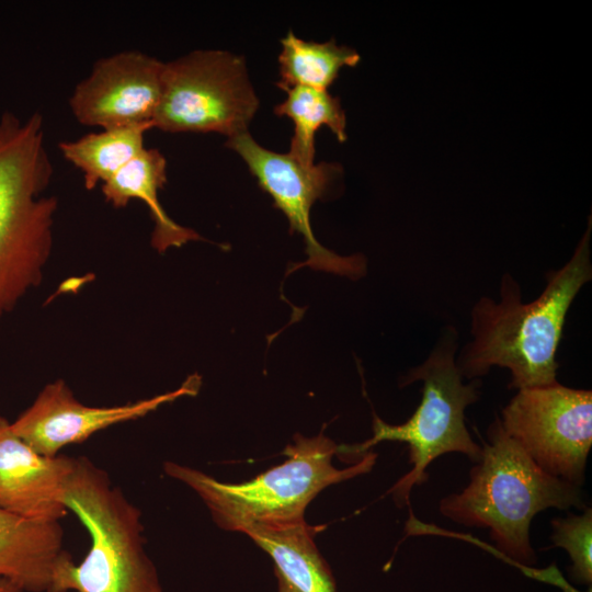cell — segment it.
Listing matches in <instances>:
<instances>
[{
	"instance_id": "cell-1",
	"label": "cell",
	"mask_w": 592,
	"mask_h": 592,
	"mask_svg": "<svg viewBox=\"0 0 592 592\" xmlns=\"http://www.w3.org/2000/svg\"><path fill=\"white\" fill-rule=\"evenodd\" d=\"M589 227L571 259L550 271L542 294L522 301L517 282L501 278L500 300L482 296L471 310V341L456 361L464 378L477 379L493 366L511 373L509 388L523 389L557 384L556 352L568 309L592 277Z\"/></svg>"
},
{
	"instance_id": "cell-2",
	"label": "cell",
	"mask_w": 592,
	"mask_h": 592,
	"mask_svg": "<svg viewBox=\"0 0 592 592\" xmlns=\"http://www.w3.org/2000/svg\"><path fill=\"white\" fill-rule=\"evenodd\" d=\"M469 483L443 498L440 513L468 527L488 528L502 556L522 568L537 557L530 540L533 517L549 508L583 509L581 488L539 468L497 418L487 431Z\"/></svg>"
},
{
	"instance_id": "cell-3",
	"label": "cell",
	"mask_w": 592,
	"mask_h": 592,
	"mask_svg": "<svg viewBox=\"0 0 592 592\" xmlns=\"http://www.w3.org/2000/svg\"><path fill=\"white\" fill-rule=\"evenodd\" d=\"M53 167L43 117L0 116V320L41 278L53 242L57 198L45 196Z\"/></svg>"
},
{
	"instance_id": "cell-4",
	"label": "cell",
	"mask_w": 592,
	"mask_h": 592,
	"mask_svg": "<svg viewBox=\"0 0 592 592\" xmlns=\"http://www.w3.org/2000/svg\"><path fill=\"white\" fill-rule=\"evenodd\" d=\"M62 503L86 526L91 546L80 563L71 556L60 562L50 592H162L145 550L140 511L105 470L88 457H76Z\"/></svg>"
},
{
	"instance_id": "cell-5",
	"label": "cell",
	"mask_w": 592,
	"mask_h": 592,
	"mask_svg": "<svg viewBox=\"0 0 592 592\" xmlns=\"http://www.w3.org/2000/svg\"><path fill=\"white\" fill-rule=\"evenodd\" d=\"M339 445L319 434L295 435L283 454L286 459L240 483L219 481L189 466L163 464L164 473L193 489L223 530L241 532L252 524H282L305 520V511L327 487L372 470L377 455L365 453L355 464L339 469L332 458Z\"/></svg>"
},
{
	"instance_id": "cell-6",
	"label": "cell",
	"mask_w": 592,
	"mask_h": 592,
	"mask_svg": "<svg viewBox=\"0 0 592 592\" xmlns=\"http://www.w3.org/2000/svg\"><path fill=\"white\" fill-rule=\"evenodd\" d=\"M456 339V331L447 330L429 357L407 374L403 385L422 382L421 401L407 422L391 425L374 415L371 439L339 446V455L360 458L383 441L408 444L412 468L388 491L399 508L409 504L414 486L426 481L425 470L437 457L462 453L474 464L481 457L482 447L473 440L465 424V410L478 400L480 384L477 379L469 384L463 382L455 360Z\"/></svg>"
},
{
	"instance_id": "cell-7",
	"label": "cell",
	"mask_w": 592,
	"mask_h": 592,
	"mask_svg": "<svg viewBox=\"0 0 592 592\" xmlns=\"http://www.w3.org/2000/svg\"><path fill=\"white\" fill-rule=\"evenodd\" d=\"M259 107L244 59L217 49L194 50L166 62L153 128L169 133L247 132Z\"/></svg>"
},
{
	"instance_id": "cell-8",
	"label": "cell",
	"mask_w": 592,
	"mask_h": 592,
	"mask_svg": "<svg viewBox=\"0 0 592 592\" xmlns=\"http://www.w3.org/2000/svg\"><path fill=\"white\" fill-rule=\"evenodd\" d=\"M500 421L539 468L581 487L592 446L591 390L559 383L519 389Z\"/></svg>"
},
{
	"instance_id": "cell-9",
	"label": "cell",
	"mask_w": 592,
	"mask_h": 592,
	"mask_svg": "<svg viewBox=\"0 0 592 592\" xmlns=\"http://www.w3.org/2000/svg\"><path fill=\"white\" fill-rule=\"evenodd\" d=\"M226 146L236 151L255 177L259 185L274 201L289 223V232L303 236L308 259L297 264L351 278L361 277L366 261L361 254L341 257L316 239L310 225L314 203L328 191L342 172L339 163L320 162L306 166L289 153L275 152L258 144L247 132L229 137Z\"/></svg>"
},
{
	"instance_id": "cell-10",
	"label": "cell",
	"mask_w": 592,
	"mask_h": 592,
	"mask_svg": "<svg viewBox=\"0 0 592 592\" xmlns=\"http://www.w3.org/2000/svg\"><path fill=\"white\" fill-rule=\"evenodd\" d=\"M200 387L201 377L191 375L173 391L119 406L91 407L80 402L58 379L43 388L11 428L34 451L54 457L65 446L81 443L101 430L141 418L183 396H194Z\"/></svg>"
},
{
	"instance_id": "cell-11",
	"label": "cell",
	"mask_w": 592,
	"mask_h": 592,
	"mask_svg": "<svg viewBox=\"0 0 592 592\" xmlns=\"http://www.w3.org/2000/svg\"><path fill=\"white\" fill-rule=\"evenodd\" d=\"M163 65L136 50L99 59L70 96L72 114L79 123L102 129L153 125Z\"/></svg>"
},
{
	"instance_id": "cell-12",
	"label": "cell",
	"mask_w": 592,
	"mask_h": 592,
	"mask_svg": "<svg viewBox=\"0 0 592 592\" xmlns=\"http://www.w3.org/2000/svg\"><path fill=\"white\" fill-rule=\"evenodd\" d=\"M76 457L44 456L12 430L0 414V509L36 521H60L64 482Z\"/></svg>"
},
{
	"instance_id": "cell-13",
	"label": "cell",
	"mask_w": 592,
	"mask_h": 592,
	"mask_svg": "<svg viewBox=\"0 0 592 592\" xmlns=\"http://www.w3.org/2000/svg\"><path fill=\"white\" fill-rule=\"evenodd\" d=\"M58 521L25 519L0 509V577L25 592H50L55 572L70 556Z\"/></svg>"
},
{
	"instance_id": "cell-14",
	"label": "cell",
	"mask_w": 592,
	"mask_h": 592,
	"mask_svg": "<svg viewBox=\"0 0 592 592\" xmlns=\"http://www.w3.org/2000/svg\"><path fill=\"white\" fill-rule=\"evenodd\" d=\"M320 530L304 520L252 524L241 533L272 558L277 592H337L332 571L315 543Z\"/></svg>"
},
{
	"instance_id": "cell-15",
	"label": "cell",
	"mask_w": 592,
	"mask_h": 592,
	"mask_svg": "<svg viewBox=\"0 0 592 592\" xmlns=\"http://www.w3.org/2000/svg\"><path fill=\"white\" fill-rule=\"evenodd\" d=\"M167 182V160L155 148H145L107 182L102 184L105 200L116 208L125 207L132 200H140L149 208L153 230L151 244L164 252L170 247L201 239L200 235L173 221L162 208L158 192Z\"/></svg>"
},
{
	"instance_id": "cell-16",
	"label": "cell",
	"mask_w": 592,
	"mask_h": 592,
	"mask_svg": "<svg viewBox=\"0 0 592 592\" xmlns=\"http://www.w3.org/2000/svg\"><path fill=\"white\" fill-rule=\"evenodd\" d=\"M152 124L102 129L90 133L73 141L59 144L65 159L83 174L84 185L93 190L104 184L124 166L137 157L146 147L144 138Z\"/></svg>"
},
{
	"instance_id": "cell-17",
	"label": "cell",
	"mask_w": 592,
	"mask_h": 592,
	"mask_svg": "<svg viewBox=\"0 0 592 592\" xmlns=\"http://www.w3.org/2000/svg\"><path fill=\"white\" fill-rule=\"evenodd\" d=\"M282 89L286 92V99L275 106L274 112L294 123L291 156L306 166L315 164V136L323 125L332 130L339 141L346 140L345 113L339 98L327 90L301 86Z\"/></svg>"
},
{
	"instance_id": "cell-18",
	"label": "cell",
	"mask_w": 592,
	"mask_h": 592,
	"mask_svg": "<svg viewBox=\"0 0 592 592\" xmlns=\"http://www.w3.org/2000/svg\"><path fill=\"white\" fill-rule=\"evenodd\" d=\"M278 56V88L295 86L327 90L343 67H354L361 57L352 48L338 46L334 39L304 41L289 31L282 39Z\"/></svg>"
},
{
	"instance_id": "cell-19",
	"label": "cell",
	"mask_w": 592,
	"mask_h": 592,
	"mask_svg": "<svg viewBox=\"0 0 592 592\" xmlns=\"http://www.w3.org/2000/svg\"><path fill=\"white\" fill-rule=\"evenodd\" d=\"M554 547L566 549L572 561L569 573L573 581L591 585L592 582V509L580 515L551 520Z\"/></svg>"
},
{
	"instance_id": "cell-20",
	"label": "cell",
	"mask_w": 592,
	"mask_h": 592,
	"mask_svg": "<svg viewBox=\"0 0 592 592\" xmlns=\"http://www.w3.org/2000/svg\"><path fill=\"white\" fill-rule=\"evenodd\" d=\"M0 592H25L23 588L13 580L0 577Z\"/></svg>"
}]
</instances>
